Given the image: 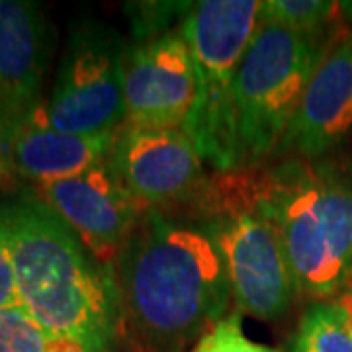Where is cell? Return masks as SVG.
I'll use <instances>...</instances> for the list:
<instances>
[{
	"mask_svg": "<svg viewBox=\"0 0 352 352\" xmlns=\"http://www.w3.org/2000/svg\"><path fill=\"white\" fill-rule=\"evenodd\" d=\"M124 315L153 352H182L223 319L231 282L208 235L175 210H147L116 256Z\"/></svg>",
	"mask_w": 352,
	"mask_h": 352,
	"instance_id": "6da1fadb",
	"label": "cell"
},
{
	"mask_svg": "<svg viewBox=\"0 0 352 352\" xmlns=\"http://www.w3.org/2000/svg\"><path fill=\"white\" fill-rule=\"evenodd\" d=\"M0 231L20 309L51 333L112 352L126 319L113 268L98 263L75 231L32 194L0 204Z\"/></svg>",
	"mask_w": 352,
	"mask_h": 352,
	"instance_id": "7a4b0ae2",
	"label": "cell"
},
{
	"mask_svg": "<svg viewBox=\"0 0 352 352\" xmlns=\"http://www.w3.org/2000/svg\"><path fill=\"white\" fill-rule=\"evenodd\" d=\"M175 212L208 235L219 251L239 311L276 319L288 309L296 289L266 201L263 166L208 176Z\"/></svg>",
	"mask_w": 352,
	"mask_h": 352,
	"instance_id": "3957f363",
	"label": "cell"
},
{
	"mask_svg": "<svg viewBox=\"0 0 352 352\" xmlns=\"http://www.w3.org/2000/svg\"><path fill=\"white\" fill-rule=\"evenodd\" d=\"M263 176L296 294L337 296L352 274V175L329 161L289 157L263 166Z\"/></svg>",
	"mask_w": 352,
	"mask_h": 352,
	"instance_id": "277c9868",
	"label": "cell"
},
{
	"mask_svg": "<svg viewBox=\"0 0 352 352\" xmlns=\"http://www.w3.org/2000/svg\"><path fill=\"white\" fill-rule=\"evenodd\" d=\"M256 0H201L180 22L196 65V100L182 129L215 173L241 168L233 127V85L258 28Z\"/></svg>",
	"mask_w": 352,
	"mask_h": 352,
	"instance_id": "5b68a950",
	"label": "cell"
},
{
	"mask_svg": "<svg viewBox=\"0 0 352 352\" xmlns=\"http://www.w3.org/2000/svg\"><path fill=\"white\" fill-rule=\"evenodd\" d=\"M327 50L321 38L258 24L233 85V127L241 168L278 149Z\"/></svg>",
	"mask_w": 352,
	"mask_h": 352,
	"instance_id": "8992f818",
	"label": "cell"
},
{
	"mask_svg": "<svg viewBox=\"0 0 352 352\" xmlns=\"http://www.w3.org/2000/svg\"><path fill=\"white\" fill-rule=\"evenodd\" d=\"M127 47L100 22L73 28L50 100V126L73 135L113 133L126 124L124 59Z\"/></svg>",
	"mask_w": 352,
	"mask_h": 352,
	"instance_id": "52a82bcc",
	"label": "cell"
},
{
	"mask_svg": "<svg viewBox=\"0 0 352 352\" xmlns=\"http://www.w3.org/2000/svg\"><path fill=\"white\" fill-rule=\"evenodd\" d=\"M110 166L145 210H175L200 190L204 161L182 127L118 129Z\"/></svg>",
	"mask_w": 352,
	"mask_h": 352,
	"instance_id": "ba28073f",
	"label": "cell"
},
{
	"mask_svg": "<svg viewBox=\"0 0 352 352\" xmlns=\"http://www.w3.org/2000/svg\"><path fill=\"white\" fill-rule=\"evenodd\" d=\"M32 196L59 215L102 264L116 261L129 233L147 212L110 163L73 178L32 184Z\"/></svg>",
	"mask_w": 352,
	"mask_h": 352,
	"instance_id": "9c48e42d",
	"label": "cell"
},
{
	"mask_svg": "<svg viewBox=\"0 0 352 352\" xmlns=\"http://www.w3.org/2000/svg\"><path fill=\"white\" fill-rule=\"evenodd\" d=\"M196 65L180 28L126 51L124 94L129 126L182 127L196 100Z\"/></svg>",
	"mask_w": 352,
	"mask_h": 352,
	"instance_id": "30bf717a",
	"label": "cell"
},
{
	"mask_svg": "<svg viewBox=\"0 0 352 352\" xmlns=\"http://www.w3.org/2000/svg\"><path fill=\"white\" fill-rule=\"evenodd\" d=\"M352 131V38L325 53L278 145L282 155L321 161Z\"/></svg>",
	"mask_w": 352,
	"mask_h": 352,
	"instance_id": "8fae6325",
	"label": "cell"
},
{
	"mask_svg": "<svg viewBox=\"0 0 352 352\" xmlns=\"http://www.w3.org/2000/svg\"><path fill=\"white\" fill-rule=\"evenodd\" d=\"M50 25L32 0H0V104L10 129L39 108Z\"/></svg>",
	"mask_w": 352,
	"mask_h": 352,
	"instance_id": "7c38bea8",
	"label": "cell"
},
{
	"mask_svg": "<svg viewBox=\"0 0 352 352\" xmlns=\"http://www.w3.org/2000/svg\"><path fill=\"white\" fill-rule=\"evenodd\" d=\"M43 104L10 129V159L18 178L47 184L110 161L118 131L104 135L57 131L50 126Z\"/></svg>",
	"mask_w": 352,
	"mask_h": 352,
	"instance_id": "4fadbf2b",
	"label": "cell"
},
{
	"mask_svg": "<svg viewBox=\"0 0 352 352\" xmlns=\"http://www.w3.org/2000/svg\"><path fill=\"white\" fill-rule=\"evenodd\" d=\"M0 352H108L87 340L51 333L20 307L0 309Z\"/></svg>",
	"mask_w": 352,
	"mask_h": 352,
	"instance_id": "5bb4252c",
	"label": "cell"
},
{
	"mask_svg": "<svg viewBox=\"0 0 352 352\" xmlns=\"http://www.w3.org/2000/svg\"><path fill=\"white\" fill-rule=\"evenodd\" d=\"M292 352H352V331L339 303L317 302L305 309Z\"/></svg>",
	"mask_w": 352,
	"mask_h": 352,
	"instance_id": "9a60e30c",
	"label": "cell"
},
{
	"mask_svg": "<svg viewBox=\"0 0 352 352\" xmlns=\"http://www.w3.org/2000/svg\"><path fill=\"white\" fill-rule=\"evenodd\" d=\"M339 2L327 0H266L261 2L258 24H276L321 38L323 30L333 24L339 14Z\"/></svg>",
	"mask_w": 352,
	"mask_h": 352,
	"instance_id": "2e32d148",
	"label": "cell"
},
{
	"mask_svg": "<svg viewBox=\"0 0 352 352\" xmlns=\"http://www.w3.org/2000/svg\"><path fill=\"white\" fill-rule=\"evenodd\" d=\"M190 352H278L272 346L258 344L251 340L241 325L239 314H229L217 321L210 331L201 335V339L192 346Z\"/></svg>",
	"mask_w": 352,
	"mask_h": 352,
	"instance_id": "e0dca14e",
	"label": "cell"
},
{
	"mask_svg": "<svg viewBox=\"0 0 352 352\" xmlns=\"http://www.w3.org/2000/svg\"><path fill=\"white\" fill-rule=\"evenodd\" d=\"M188 2H139V4H129V12L133 14V28L138 30L139 36L143 38H157L168 34L166 25L175 20L176 14L188 12Z\"/></svg>",
	"mask_w": 352,
	"mask_h": 352,
	"instance_id": "ac0fdd59",
	"label": "cell"
},
{
	"mask_svg": "<svg viewBox=\"0 0 352 352\" xmlns=\"http://www.w3.org/2000/svg\"><path fill=\"white\" fill-rule=\"evenodd\" d=\"M18 186V176L14 173L10 159V122L0 104V190L12 192Z\"/></svg>",
	"mask_w": 352,
	"mask_h": 352,
	"instance_id": "d6986e66",
	"label": "cell"
},
{
	"mask_svg": "<svg viewBox=\"0 0 352 352\" xmlns=\"http://www.w3.org/2000/svg\"><path fill=\"white\" fill-rule=\"evenodd\" d=\"M10 307H20V298L16 289L10 254L0 231V309H10Z\"/></svg>",
	"mask_w": 352,
	"mask_h": 352,
	"instance_id": "ffe728a7",
	"label": "cell"
},
{
	"mask_svg": "<svg viewBox=\"0 0 352 352\" xmlns=\"http://www.w3.org/2000/svg\"><path fill=\"white\" fill-rule=\"evenodd\" d=\"M340 305V309L344 311V315H346V323H349V327H351L352 331V294L351 292H344L342 296L339 298V302H337Z\"/></svg>",
	"mask_w": 352,
	"mask_h": 352,
	"instance_id": "44dd1931",
	"label": "cell"
},
{
	"mask_svg": "<svg viewBox=\"0 0 352 352\" xmlns=\"http://www.w3.org/2000/svg\"><path fill=\"white\" fill-rule=\"evenodd\" d=\"M349 292H351V294H352V289H349Z\"/></svg>",
	"mask_w": 352,
	"mask_h": 352,
	"instance_id": "7402d4cb",
	"label": "cell"
}]
</instances>
